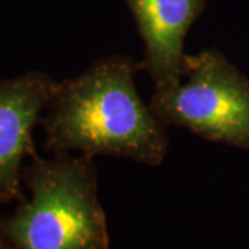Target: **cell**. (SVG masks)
<instances>
[{
  "label": "cell",
  "mask_w": 249,
  "mask_h": 249,
  "mask_svg": "<svg viewBox=\"0 0 249 249\" xmlns=\"http://www.w3.org/2000/svg\"><path fill=\"white\" fill-rule=\"evenodd\" d=\"M142 64L124 54L98 58L57 82L42 116L46 151L121 157L160 165L169 148L168 126L136 89Z\"/></svg>",
  "instance_id": "6da1fadb"
},
{
  "label": "cell",
  "mask_w": 249,
  "mask_h": 249,
  "mask_svg": "<svg viewBox=\"0 0 249 249\" xmlns=\"http://www.w3.org/2000/svg\"><path fill=\"white\" fill-rule=\"evenodd\" d=\"M22 180L31 196L0 216V241L10 249H109L91 157L54 154L43 160L36 154Z\"/></svg>",
  "instance_id": "7a4b0ae2"
},
{
  "label": "cell",
  "mask_w": 249,
  "mask_h": 249,
  "mask_svg": "<svg viewBox=\"0 0 249 249\" xmlns=\"http://www.w3.org/2000/svg\"><path fill=\"white\" fill-rule=\"evenodd\" d=\"M186 83L154 90L150 107L163 124L205 140L249 150V79L217 49L186 58Z\"/></svg>",
  "instance_id": "3957f363"
},
{
  "label": "cell",
  "mask_w": 249,
  "mask_h": 249,
  "mask_svg": "<svg viewBox=\"0 0 249 249\" xmlns=\"http://www.w3.org/2000/svg\"><path fill=\"white\" fill-rule=\"evenodd\" d=\"M57 80L31 71L0 80V196L21 201L22 160L35 157L32 136L53 96Z\"/></svg>",
  "instance_id": "277c9868"
},
{
  "label": "cell",
  "mask_w": 249,
  "mask_h": 249,
  "mask_svg": "<svg viewBox=\"0 0 249 249\" xmlns=\"http://www.w3.org/2000/svg\"><path fill=\"white\" fill-rule=\"evenodd\" d=\"M144 43L142 71L154 90H168L186 76L184 39L202 16L206 0H124Z\"/></svg>",
  "instance_id": "5b68a950"
},
{
  "label": "cell",
  "mask_w": 249,
  "mask_h": 249,
  "mask_svg": "<svg viewBox=\"0 0 249 249\" xmlns=\"http://www.w3.org/2000/svg\"><path fill=\"white\" fill-rule=\"evenodd\" d=\"M0 249H10V248L6 245V244H4V242H3V241H0Z\"/></svg>",
  "instance_id": "8992f818"
},
{
  "label": "cell",
  "mask_w": 249,
  "mask_h": 249,
  "mask_svg": "<svg viewBox=\"0 0 249 249\" xmlns=\"http://www.w3.org/2000/svg\"><path fill=\"white\" fill-rule=\"evenodd\" d=\"M3 204H7V201H6L3 196H0V205H3Z\"/></svg>",
  "instance_id": "52a82bcc"
}]
</instances>
